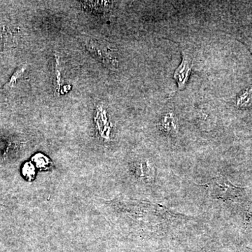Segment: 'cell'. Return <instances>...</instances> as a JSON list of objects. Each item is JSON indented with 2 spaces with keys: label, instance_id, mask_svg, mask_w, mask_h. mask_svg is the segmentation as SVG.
Segmentation results:
<instances>
[{
  "label": "cell",
  "instance_id": "6da1fadb",
  "mask_svg": "<svg viewBox=\"0 0 252 252\" xmlns=\"http://www.w3.org/2000/svg\"><path fill=\"white\" fill-rule=\"evenodd\" d=\"M210 193L213 198L238 202L245 195V190L233 185L224 177L220 176L209 184Z\"/></svg>",
  "mask_w": 252,
  "mask_h": 252
},
{
  "label": "cell",
  "instance_id": "7a4b0ae2",
  "mask_svg": "<svg viewBox=\"0 0 252 252\" xmlns=\"http://www.w3.org/2000/svg\"><path fill=\"white\" fill-rule=\"evenodd\" d=\"M192 66H193V64H192L191 60L184 55L183 61L179 67L176 69L175 74H174V77L178 84L179 89L180 90H182L185 88L186 84H187L189 75L191 72Z\"/></svg>",
  "mask_w": 252,
  "mask_h": 252
},
{
  "label": "cell",
  "instance_id": "3957f363",
  "mask_svg": "<svg viewBox=\"0 0 252 252\" xmlns=\"http://www.w3.org/2000/svg\"><path fill=\"white\" fill-rule=\"evenodd\" d=\"M26 68H27V65H26V64H22V65L18 67L16 72H15L14 74H13V75L11 76L9 82H8L7 84H5L4 89H11V88L14 87V86L16 84V81H17V79H19V78L23 75V73L26 71Z\"/></svg>",
  "mask_w": 252,
  "mask_h": 252
},
{
  "label": "cell",
  "instance_id": "277c9868",
  "mask_svg": "<svg viewBox=\"0 0 252 252\" xmlns=\"http://www.w3.org/2000/svg\"><path fill=\"white\" fill-rule=\"evenodd\" d=\"M55 70H56V74H58L57 77H56V81L57 82V86H56V90L57 92H59V89L60 84V80H61V72H60V69L59 67V62H58V59H56V63L55 64Z\"/></svg>",
  "mask_w": 252,
  "mask_h": 252
}]
</instances>
